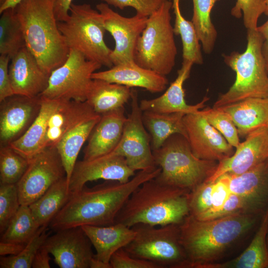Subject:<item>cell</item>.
<instances>
[{
	"label": "cell",
	"instance_id": "obj_31",
	"mask_svg": "<svg viewBox=\"0 0 268 268\" xmlns=\"http://www.w3.org/2000/svg\"><path fill=\"white\" fill-rule=\"evenodd\" d=\"M100 118L101 115L96 114L85 120L65 135L56 145L66 171L68 184L78 154Z\"/></svg>",
	"mask_w": 268,
	"mask_h": 268
},
{
	"label": "cell",
	"instance_id": "obj_11",
	"mask_svg": "<svg viewBox=\"0 0 268 268\" xmlns=\"http://www.w3.org/2000/svg\"><path fill=\"white\" fill-rule=\"evenodd\" d=\"M131 100V111L127 116L122 137L112 152L124 156L135 171L154 168L158 166L154 162L151 137L143 122L136 90L132 89Z\"/></svg>",
	"mask_w": 268,
	"mask_h": 268
},
{
	"label": "cell",
	"instance_id": "obj_20",
	"mask_svg": "<svg viewBox=\"0 0 268 268\" xmlns=\"http://www.w3.org/2000/svg\"><path fill=\"white\" fill-rule=\"evenodd\" d=\"M10 60L9 74L14 94L29 97L40 95L48 86L50 74L41 68L26 47Z\"/></svg>",
	"mask_w": 268,
	"mask_h": 268
},
{
	"label": "cell",
	"instance_id": "obj_37",
	"mask_svg": "<svg viewBox=\"0 0 268 268\" xmlns=\"http://www.w3.org/2000/svg\"><path fill=\"white\" fill-rule=\"evenodd\" d=\"M29 161L9 145L0 148V184H17L25 172Z\"/></svg>",
	"mask_w": 268,
	"mask_h": 268
},
{
	"label": "cell",
	"instance_id": "obj_38",
	"mask_svg": "<svg viewBox=\"0 0 268 268\" xmlns=\"http://www.w3.org/2000/svg\"><path fill=\"white\" fill-rule=\"evenodd\" d=\"M46 226L40 227L36 234L17 255L1 256L0 268H30L34 258L45 241L50 234Z\"/></svg>",
	"mask_w": 268,
	"mask_h": 268
},
{
	"label": "cell",
	"instance_id": "obj_9",
	"mask_svg": "<svg viewBox=\"0 0 268 268\" xmlns=\"http://www.w3.org/2000/svg\"><path fill=\"white\" fill-rule=\"evenodd\" d=\"M179 224H136L132 227L136 232L134 238L124 249L132 257L152 262L159 268H188L180 241Z\"/></svg>",
	"mask_w": 268,
	"mask_h": 268
},
{
	"label": "cell",
	"instance_id": "obj_45",
	"mask_svg": "<svg viewBox=\"0 0 268 268\" xmlns=\"http://www.w3.org/2000/svg\"><path fill=\"white\" fill-rule=\"evenodd\" d=\"M110 264L111 268H159L152 262L132 257L124 248L112 255Z\"/></svg>",
	"mask_w": 268,
	"mask_h": 268
},
{
	"label": "cell",
	"instance_id": "obj_48",
	"mask_svg": "<svg viewBox=\"0 0 268 268\" xmlns=\"http://www.w3.org/2000/svg\"><path fill=\"white\" fill-rule=\"evenodd\" d=\"M73 0H56L54 11L58 22L66 21L68 16Z\"/></svg>",
	"mask_w": 268,
	"mask_h": 268
},
{
	"label": "cell",
	"instance_id": "obj_42",
	"mask_svg": "<svg viewBox=\"0 0 268 268\" xmlns=\"http://www.w3.org/2000/svg\"><path fill=\"white\" fill-rule=\"evenodd\" d=\"M213 183L204 182L190 192L189 195L190 214L198 217L212 206Z\"/></svg>",
	"mask_w": 268,
	"mask_h": 268
},
{
	"label": "cell",
	"instance_id": "obj_23",
	"mask_svg": "<svg viewBox=\"0 0 268 268\" xmlns=\"http://www.w3.org/2000/svg\"><path fill=\"white\" fill-rule=\"evenodd\" d=\"M194 64L183 61L181 67L178 70L177 76L165 92L161 95L150 99H143L139 102L142 111H151L159 113H170L183 112L194 113L204 107L208 98L205 97L195 105L188 104L185 99L183 85L189 77Z\"/></svg>",
	"mask_w": 268,
	"mask_h": 268
},
{
	"label": "cell",
	"instance_id": "obj_35",
	"mask_svg": "<svg viewBox=\"0 0 268 268\" xmlns=\"http://www.w3.org/2000/svg\"><path fill=\"white\" fill-rule=\"evenodd\" d=\"M0 18V54L10 59L26 47L20 22L14 8L3 11Z\"/></svg>",
	"mask_w": 268,
	"mask_h": 268
},
{
	"label": "cell",
	"instance_id": "obj_29",
	"mask_svg": "<svg viewBox=\"0 0 268 268\" xmlns=\"http://www.w3.org/2000/svg\"><path fill=\"white\" fill-rule=\"evenodd\" d=\"M131 87L100 79H93L86 101L98 114L102 115L124 107L131 99Z\"/></svg>",
	"mask_w": 268,
	"mask_h": 268
},
{
	"label": "cell",
	"instance_id": "obj_41",
	"mask_svg": "<svg viewBox=\"0 0 268 268\" xmlns=\"http://www.w3.org/2000/svg\"><path fill=\"white\" fill-rule=\"evenodd\" d=\"M266 8L265 0H237L231 14L240 18L243 14L244 24L247 29H256L260 16Z\"/></svg>",
	"mask_w": 268,
	"mask_h": 268
},
{
	"label": "cell",
	"instance_id": "obj_17",
	"mask_svg": "<svg viewBox=\"0 0 268 268\" xmlns=\"http://www.w3.org/2000/svg\"><path fill=\"white\" fill-rule=\"evenodd\" d=\"M0 103L1 146L8 145L26 132L39 113L41 98L14 94Z\"/></svg>",
	"mask_w": 268,
	"mask_h": 268
},
{
	"label": "cell",
	"instance_id": "obj_30",
	"mask_svg": "<svg viewBox=\"0 0 268 268\" xmlns=\"http://www.w3.org/2000/svg\"><path fill=\"white\" fill-rule=\"evenodd\" d=\"M66 177L54 184L41 197L29 205L40 226H49L57 213L71 198Z\"/></svg>",
	"mask_w": 268,
	"mask_h": 268
},
{
	"label": "cell",
	"instance_id": "obj_53",
	"mask_svg": "<svg viewBox=\"0 0 268 268\" xmlns=\"http://www.w3.org/2000/svg\"><path fill=\"white\" fill-rule=\"evenodd\" d=\"M89 268H111L110 264H106L94 257L90 261Z\"/></svg>",
	"mask_w": 268,
	"mask_h": 268
},
{
	"label": "cell",
	"instance_id": "obj_52",
	"mask_svg": "<svg viewBox=\"0 0 268 268\" xmlns=\"http://www.w3.org/2000/svg\"><path fill=\"white\" fill-rule=\"evenodd\" d=\"M23 0H6L0 5V13L8 8H14Z\"/></svg>",
	"mask_w": 268,
	"mask_h": 268
},
{
	"label": "cell",
	"instance_id": "obj_55",
	"mask_svg": "<svg viewBox=\"0 0 268 268\" xmlns=\"http://www.w3.org/2000/svg\"><path fill=\"white\" fill-rule=\"evenodd\" d=\"M267 245H268V232H267Z\"/></svg>",
	"mask_w": 268,
	"mask_h": 268
},
{
	"label": "cell",
	"instance_id": "obj_8",
	"mask_svg": "<svg viewBox=\"0 0 268 268\" xmlns=\"http://www.w3.org/2000/svg\"><path fill=\"white\" fill-rule=\"evenodd\" d=\"M59 29L70 49L82 53L87 60L109 68L112 50L106 44V31L100 12L88 3H72L69 16L65 21L58 22Z\"/></svg>",
	"mask_w": 268,
	"mask_h": 268
},
{
	"label": "cell",
	"instance_id": "obj_50",
	"mask_svg": "<svg viewBox=\"0 0 268 268\" xmlns=\"http://www.w3.org/2000/svg\"><path fill=\"white\" fill-rule=\"evenodd\" d=\"M26 245L12 242H0V255L13 256L19 254Z\"/></svg>",
	"mask_w": 268,
	"mask_h": 268
},
{
	"label": "cell",
	"instance_id": "obj_4",
	"mask_svg": "<svg viewBox=\"0 0 268 268\" xmlns=\"http://www.w3.org/2000/svg\"><path fill=\"white\" fill-rule=\"evenodd\" d=\"M55 0H23L14 7L26 47L50 74L66 61L69 52L58 27Z\"/></svg>",
	"mask_w": 268,
	"mask_h": 268
},
{
	"label": "cell",
	"instance_id": "obj_16",
	"mask_svg": "<svg viewBox=\"0 0 268 268\" xmlns=\"http://www.w3.org/2000/svg\"><path fill=\"white\" fill-rule=\"evenodd\" d=\"M135 172L124 156L111 152L93 159L77 161L68 183L69 190L73 194L87 182L99 179L126 183Z\"/></svg>",
	"mask_w": 268,
	"mask_h": 268
},
{
	"label": "cell",
	"instance_id": "obj_7",
	"mask_svg": "<svg viewBox=\"0 0 268 268\" xmlns=\"http://www.w3.org/2000/svg\"><path fill=\"white\" fill-rule=\"evenodd\" d=\"M172 5L170 0H166L148 17L134 56V61L138 65L165 76L174 67L177 55L171 23Z\"/></svg>",
	"mask_w": 268,
	"mask_h": 268
},
{
	"label": "cell",
	"instance_id": "obj_54",
	"mask_svg": "<svg viewBox=\"0 0 268 268\" xmlns=\"http://www.w3.org/2000/svg\"><path fill=\"white\" fill-rule=\"evenodd\" d=\"M266 4V8L264 14L268 16V0H265Z\"/></svg>",
	"mask_w": 268,
	"mask_h": 268
},
{
	"label": "cell",
	"instance_id": "obj_25",
	"mask_svg": "<svg viewBox=\"0 0 268 268\" xmlns=\"http://www.w3.org/2000/svg\"><path fill=\"white\" fill-rule=\"evenodd\" d=\"M95 249L94 257L110 264L112 255L124 248L134 238L136 232L121 223L107 226H81Z\"/></svg>",
	"mask_w": 268,
	"mask_h": 268
},
{
	"label": "cell",
	"instance_id": "obj_36",
	"mask_svg": "<svg viewBox=\"0 0 268 268\" xmlns=\"http://www.w3.org/2000/svg\"><path fill=\"white\" fill-rule=\"evenodd\" d=\"M40 227L29 206L21 205L5 230L1 234L0 241L26 245Z\"/></svg>",
	"mask_w": 268,
	"mask_h": 268
},
{
	"label": "cell",
	"instance_id": "obj_27",
	"mask_svg": "<svg viewBox=\"0 0 268 268\" xmlns=\"http://www.w3.org/2000/svg\"><path fill=\"white\" fill-rule=\"evenodd\" d=\"M40 98V110L33 123L21 136L8 144L29 161L44 149L48 119L60 101Z\"/></svg>",
	"mask_w": 268,
	"mask_h": 268
},
{
	"label": "cell",
	"instance_id": "obj_28",
	"mask_svg": "<svg viewBox=\"0 0 268 268\" xmlns=\"http://www.w3.org/2000/svg\"><path fill=\"white\" fill-rule=\"evenodd\" d=\"M268 208L248 247L239 256L224 263L208 264L204 268H268Z\"/></svg>",
	"mask_w": 268,
	"mask_h": 268
},
{
	"label": "cell",
	"instance_id": "obj_43",
	"mask_svg": "<svg viewBox=\"0 0 268 268\" xmlns=\"http://www.w3.org/2000/svg\"><path fill=\"white\" fill-rule=\"evenodd\" d=\"M109 5L121 10L132 7L136 14L148 17L156 11L166 0H101Z\"/></svg>",
	"mask_w": 268,
	"mask_h": 268
},
{
	"label": "cell",
	"instance_id": "obj_19",
	"mask_svg": "<svg viewBox=\"0 0 268 268\" xmlns=\"http://www.w3.org/2000/svg\"><path fill=\"white\" fill-rule=\"evenodd\" d=\"M231 193L241 196L248 213L257 215L268 206V159L239 175H223Z\"/></svg>",
	"mask_w": 268,
	"mask_h": 268
},
{
	"label": "cell",
	"instance_id": "obj_21",
	"mask_svg": "<svg viewBox=\"0 0 268 268\" xmlns=\"http://www.w3.org/2000/svg\"><path fill=\"white\" fill-rule=\"evenodd\" d=\"M96 114L86 101L60 99L48 120L44 149L56 146L68 132Z\"/></svg>",
	"mask_w": 268,
	"mask_h": 268
},
{
	"label": "cell",
	"instance_id": "obj_32",
	"mask_svg": "<svg viewBox=\"0 0 268 268\" xmlns=\"http://www.w3.org/2000/svg\"><path fill=\"white\" fill-rule=\"evenodd\" d=\"M185 114L183 112H142L143 122L150 134L152 150L159 148L170 136L175 134H180L187 139L183 123Z\"/></svg>",
	"mask_w": 268,
	"mask_h": 268
},
{
	"label": "cell",
	"instance_id": "obj_34",
	"mask_svg": "<svg viewBox=\"0 0 268 268\" xmlns=\"http://www.w3.org/2000/svg\"><path fill=\"white\" fill-rule=\"evenodd\" d=\"M218 0H192L193 14L192 22L203 51L210 54L213 51L217 33L211 20V11Z\"/></svg>",
	"mask_w": 268,
	"mask_h": 268
},
{
	"label": "cell",
	"instance_id": "obj_2",
	"mask_svg": "<svg viewBox=\"0 0 268 268\" xmlns=\"http://www.w3.org/2000/svg\"><path fill=\"white\" fill-rule=\"evenodd\" d=\"M256 222V215L247 213L209 220L189 214L179 224L180 241L189 261L188 268H204L217 263Z\"/></svg>",
	"mask_w": 268,
	"mask_h": 268
},
{
	"label": "cell",
	"instance_id": "obj_3",
	"mask_svg": "<svg viewBox=\"0 0 268 268\" xmlns=\"http://www.w3.org/2000/svg\"><path fill=\"white\" fill-rule=\"evenodd\" d=\"M190 193L155 178L146 181L130 196L115 223L129 227L139 223L152 226L179 224L190 214Z\"/></svg>",
	"mask_w": 268,
	"mask_h": 268
},
{
	"label": "cell",
	"instance_id": "obj_44",
	"mask_svg": "<svg viewBox=\"0 0 268 268\" xmlns=\"http://www.w3.org/2000/svg\"><path fill=\"white\" fill-rule=\"evenodd\" d=\"M231 193L227 179L222 175L214 182L212 194V206L207 212L198 217L200 220H207L214 212L218 211L224 204Z\"/></svg>",
	"mask_w": 268,
	"mask_h": 268
},
{
	"label": "cell",
	"instance_id": "obj_18",
	"mask_svg": "<svg viewBox=\"0 0 268 268\" xmlns=\"http://www.w3.org/2000/svg\"><path fill=\"white\" fill-rule=\"evenodd\" d=\"M268 159V127H262L249 134L232 155L218 162L213 174L205 182L213 183L224 174H242Z\"/></svg>",
	"mask_w": 268,
	"mask_h": 268
},
{
	"label": "cell",
	"instance_id": "obj_26",
	"mask_svg": "<svg viewBox=\"0 0 268 268\" xmlns=\"http://www.w3.org/2000/svg\"><path fill=\"white\" fill-rule=\"evenodd\" d=\"M219 108L230 116L240 136L268 127V98H248Z\"/></svg>",
	"mask_w": 268,
	"mask_h": 268
},
{
	"label": "cell",
	"instance_id": "obj_14",
	"mask_svg": "<svg viewBox=\"0 0 268 268\" xmlns=\"http://www.w3.org/2000/svg\"><path fill=\"white\" fill-rule=\"evenodd\" d=\"M183 123L191 150L197 157L219 162L234 153L233 147L200 110L185 114Z\"/></svg>",
	"mask_w": 268,
	"mask_h": 268
},
{
	"label": "cell",
	"instance_id": "obj_24",
	"mask_svg": "<svg viewBox=\"0 0 268 268\" xmlns=\"http://www.w3.org/2000/svg\"><path fill=\"white\" fill-rule=\"evenodd\" d=\"M93 79H100L129 87H140L151 93L165 90L168 80L165 76L142 67L134 62L113 66L108 70L96 71Z\"/></svg>",
	"mask_w": 268,
	"mask_h": 268
},
{
	"label": "cell",
	"instance_id": "obj_6",
	"mask_svg": "<svg viewBox=\"0 0 268 268\" xmlns=\"http://www.w3.org/2000/svg\"><path fill=\"white\" fill-rule=\"evenodd\" d=\"M152 152L156 165L161 168L155 178L165 184L190 192L206 181L218 164V161L197 157L188 139L180 134L170 136Z\"/></svg>",
	"mask_w": 268,
	"mask_h": 268
},
{
	"label": "cell",
	"instance_id": "obj_40",
	"mask_svg": "<svg viewBox=\"0 0 268 268\" xmlns=\"http://www.w3.org/2000/svg\"><path fill=\"white\" fill-rule=\"evenodd\" d=\"M21 204L16 184H0V233L5 230Z\"/></svg>",
	"mask_w": 268,
	"mask_h": 268
},
{
	"label": "cell",
	"instance_id": "obj_1",
	"mask_svg": "<svg viewBox=\"0 0 268 268\" xmlns=\"http://www.w3.org/2000/svg\"><path fill=\"white\" fill-rule=\"evenodd\" d=\"M160 171L161 168L157 167L138 171L126 183L106 181L92 188L84 186L73 194L49 226L56 232L83 225L114 224L132 194L143 183L155 178Z\"/></svg>",
	"mask_w": 268,
	"mask_h": 268
},
{
	"label": "cell",
	"instance_id": "obj_33",
	"mask_svg": "<svg viewBox=\"0 0 268 268\" xmlns=\"http://www.w3.org/2000/svg\"><path fill=\"white\" fill-rule=\"evenodd\" d=\"M172 8L175 15L173 27L175 35H179L183 45V61L201 65L203 58L200 40L192 21L186 20L182 15L179 0H173Z\"/></svg>",
	"mask_w": 268,
	"mask_h": 268
},
{
	"label": "cell",
	"instance_id": "obj_10",
	"mask_svg": "<svg viewBox=\"0 0 268 268\" xmlns=\"http://www.w3.org/2000/svg\"><path fill=\"white\" fill-rule=\"evenodd\" d=\"M102 66L86 59L80 52L70 49L66 61L50 73L46 89L40 95L51 99L85 101L89 92L92 74Z\"/></svg>",
	"mask_w": 268,
	"mask_h": 268
},
{
	"label": "cell",
	"instance_id": "obj_22",
	"mask_svg": "<svg viewBox=\"0 0 268 268\" xmlns=\"http://www.w3.org/2000/svg\"><path fill=\"white\" fill-rule=\"evenodd\" d=\"M127 118L124 107L101 115L88 139L83 160L93 159L111 152L121 140Z\"/></svg>",
	"mask_w": 268,
	"mask_h": 268
},
{
	"label": "cell",
	"instance_id": "obj_13",
	"mask_svg": "<svg viewBox=\"0 0 268 268\" xmlns=\"http://www.w3.org/2000/svg\"><path fill=\"white\" fill-rule=\"evenodd\" d=\"M104 27L113 37L115 46L110 58L113 66L134 62L137 41L145 28L148 17L137 14L127 17L114 11L105 2L96 5Z\"/></svg>",
	"mask_w": 268,
	"mask_h": 268
},
{
	"label": "cell",
	"instance_id": "obj_47",
	"mask_svg": "<svg viewBox=\"0 0 268 268\" xmlns=\"http://www.w3.org/2000/svg\"><path fill=\"white\" fill-rule=\"evenodd\" d=\"M10 60L8 56H0V102L14 94L9 74Z\"/></svg>",
	"mask_w": 268,
	"mask_h": 268
},
{
	"label": "cell",
	"instance_id": "obj_12",
	"mask_svg": "<svg viewBox=\"0 0 268 268\" xmlns=\"http://www.w3.org/2000/svg\"><path fill=\"white\" fill-rule=\"evenodd\" d=\"M65 177L66 171L56 146L44 148L29 161L16 184L21 205L29 206Z\"/></svg>",
	"mask_w": 268,
	"mask_h": 268
},
{
	"label": "cell",
	"instance_id": "obj_39",
	"mask_svg": "<svg viewBox=\"0 0 268 268\" xmlns=\"http://www.w3.org/2000/svg\"><path fill=\"white\" fill-rule=\"evenodd\" d=\"M207 121L235 148L240 144L237 129L230 116L221 108L200 110Z\"/></svg>",
	"mask_w": 268,
	"mask_h": 268
},
{
	"label": "cell",
	"instance_id": "obj_46",
	"mask_svg": "<svg viewBox=\"0 0 268 268\" xmlns=\"http://www.w3.org/2000/svg\"><path fill=\"white\" fill-rule=\"evenodd\" d=\"M237 213H248L243 199L231 193L222 206L207 220L222 217Z\"/></svg>",
	"mask_w": 268,
	"mask_h": 268
},
{
	"label": "cell",
	"instance_id": "obj_56",
	"mask_svg": "<svg viewBox=\"0 0 268 268\" xmlns=\"http://www.w3.org/2000/svg\"><path fill=\"white\" fill-rule=\"evenodd\" d=\"M6 0H0V5L2 4Z\"/></svg>",
	"mask_w": 268,
	"mask_h": 268
},
{
	"label": "cell",
	"instance_id": "obj_49",
	"mask_svg": "<svg viewBox=\"0 0 268 268\" xmlns=\"http://www.w3.org/2000/svg\"><path fill=\"white\" fill-rule=\"evenodd\" d=\"M48 251L42 246L37 252L32 265L33 268H50L51 258Z\"/></svg>",
	"mask_w": 268,
	"mask_h": 268
},
{
	"label": "cell",
	"instance_id": "obj_15",
	"mask_svg": "<svg viewBox=\"0 0 268 268\" xmlns=\"http://www.w3.org/2000/svg\"><path fill=\"white\" fill-rule=\"evenodd\" d=\"M42 246L61 268H88L94 254L92 244L81 226L59 230Z\"/></svg>",
	"mask_w": 268,
	"mask_h": 268
},
{
	"label": "cell",
	"instance_id": "obj_5",
	"mask_svg": "<svg viewBox=\"0 0 268 268\" xmlns=\"http://www.w3.org/2000/svg\"><path fill=\"white\" fill-rule=\"evenodd\" d=\"M247 45L242 53L224 55V61L236 73V79L225 93L220 95L213 108L244 99L268 98V70L263 54V38L257 29H247Z\"/></svg>",
	"mask_w": 268,
	"mask_h": 268
},
{
	"label": "cell",
	"instance_id": "obj_51",
	"mask_svg": "<svg viewBox=\"0 0 268 268\" xmlns=\"http://www.w3.org/2000/svg\"><path fill=\"white\" fill-rule=\"evenodd\" d=\"M256 29L264 39L262 52L268 70V20L263 24L258 26Z\"/></svg>",
	"mask_w": 268,
	"mask_h": 268
}]
</instances>
